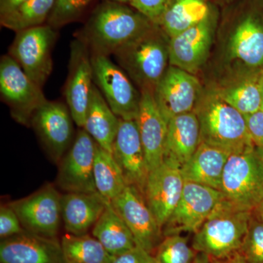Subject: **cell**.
Here are the masks:
<instances>
[{"label": "cell", "mask_w": 263, "mask_h": 263, "mask_svg": "<svg viewBox=\"0 0 263 263\" xmlns=\"http://www.w3.org/2000/svg\"><path fill=\"white\" fill-rule=\"evenodd\" d=\"M253 214L259 220L263 221V198L262 200L259 202L257 206L253 210Z\"/></svg>", "instance_id": "42"}, {"label": "cell", "mask_w": 263, "mask_h": 263, "mask_svg": "<svg viewBox=\"0 0 263 263\" xmlns=\"http://www.w3.org/2000/svg\"><path fill=\"white\" fill-rule=\"evenodd\" d=\"M223 198L219 190L185 181L179 203L162 228L164 236L196 233Z\"/></svg>", "instance_id": "10"}, {"label": "cell", "mask_w": 263, "mask_h": 263, "mask_svg": "<svg viewBox=\"0 0 263 263\" xmlns=\"http://www.w3.org/2000/svg\"><path fill=\"white\" fill-rule=\"evenodd\" d=\"M221 192L233 205L253 211L263 198V151L256 146L230 155Z\"/></svg>", "instance_id": "6"}, {"label": "cell", "mask_w": 263, "mask_h": 263, "mask_svg": "<svg viewBox=\"0 0 263 263\" xmlns=\"http://www.w3.org/2000/svg\"><path fill=\"white\" fill-rule=\"evenodd\" d=\"M28 0H0V17L13 13Z\"/></svg>", "instance_id": "39"}, {"label": "cell", "mask_w": 263, "mask_h": 263, "mask_svg": "<svg viewBox=\"0 0 263 263\" xmlns=\"http://www.w3.org/2000/svg\"><path fill=\"white\" fill-rule=\"evenodd\" d=\"M96 142L84 128L60 161L57 181L66 193H98L94 180Z\"/></svg>", "instance_id": "14"}, {"label": "cell", "mask_w": 263, "mask_h": 263, "mask_svg": "<svg viewBox=\"0 0 263 263\" xmlns=\"http://www.w3.org/2000/svg\"><path fill=\"white\" fill-rule=\"evenodd\" d=\"M212 263H247L239 252L221 259H212Z\"/></svg>", "instance_id": "40"}, {"label": "cell", "mask_w": 263, "mask_h": 263, "mask_svg": "<svg viewBox=\"0 0 263 263\" xmlns=\"http://www.w3.org/2000/svg\"><path fill=\"white\" fill-rule=\"evenodd\" d=\"M170 38L159 26L124 45L114 53L119 66L141 92L155 93L168 68Z\"/></svg>", "instance_id": "2"}, {"label": "cell", "mask_w": 263, "mask_h": 263, "mask_svg": "<svg viewBox=\"0 0 263 263\" xmlns=\"http://www.w3.org/2000/svg\"><path fill=\"white\" fill-rule=\"evenodd\" d=\"M92 0H56L48 25L57 29L73 22L85 11Z\"/></svg>", "instance_id": "34"}, {"label": "cell", "mask_w": 263, "mask_h": 263, "mask_svg": "<svg viewBox=\"0 0 263 263\" xmlns=\"http://www.w3.org/2000/svg\"><path fill=\"white\" fill-rule=\"evenodd\" d=\"M153 257L152 254L137 246L124 253L114 257L112 263H152Z\"/></svg>", "instance_id": "38"}, {"label": "cell", "mask_w": 263, "mask_h": 263, "mask_svg": "<svg viewBox=\"0 0 263 263\" xmlns=\"http://www.w3.org/2000/svg\"><path fill=\"white\" fill-rule=\"evenodd\" d=\"M66 263H112L114 257L94 236L67 233L62 238Z\"/></svg>", "instance_id": "30"}, {"label": "cell", "mask_w": 263, "mask_h": 263, "mask_svg": "<svg viewBox=\"0 0 263 263\" xmlns=\"http://www.w3.org/2000/svg\"><path fill=\"white\" fill-rule=\"evenodd\" d=\"M1 263H66L61 243L56 238L24 230L20 234L2 239Z\"/></svg>", "instance_id": "20"}, {"label": "cell", "mask_w": 263, "mask_h": 263, "mask_svg": "<svg viewBox=\"0 0 263 263\" xmlns=\"http://www.w3.org/2000/svg\"><path fill=\"white\" fill-rule=\"evenodd\" d=\"M212 8L208 0H170L157 26L171 38L201 22Z\"/></svg>", "instance_id": "28"}, {"label": "cell", "mask_w": 263, "mask_h": 263, "mask_svg": "<svg viewBox=\"0 0 263 263\" xmlns=\"http://www.w3.org/2000/svg\"><path fill=\"white\" fill-rule=\"evenodd\" d=\"M230 155L221 148L200 142L191 158L181 167L184 181L221 191L223 173Z\"/></svg>", "instance_id": "23"}, {"label": "cell", "mask_w": 263, "mask_h": 263, "mask_svg": "<svg viewBox=\"0 0 263 263\" xmlns=\"http://www.w3.org/2000/svg\"><path fill=\"white\" fill-rule=\"evenodd\" d=\"M238 252L247 263H263V221L254 214Z\"/></svg>", "instance_id": "33"}, {"label": "cell", "mask_w": 263, "mask_h": 263, "mask_svg": "<svg viewBox=\"0 0 263 263\" xmlns=\"http://www.w3.org/2000/svg\"><path fill=\"white\" fill-rule=\"evenodd\" d=\"M119 125L120 119L114 114L94 84L83 128L97 144L112 153Z\"/></svg>", "instance_id": "26"}, {"label": "cell", "mask_w": 263, "mask_h": 263, "mask_svg": "<svg viewBox=\"0 0 263 263\" xmlns=\"http://www.w3.org/2000/svg\"><path fill=\"white\" fill-rule=\"evenodd\" d=\"M154 25L132 7L108 0L95 10L81 39L87 45L91 54L108 57Z\"/></svg>", "instance_id": "1"}, {"label": "cell", "mask_w": 263, "mask_h": 263, "mask_svg": "<svg viewBox=\"0 0 263 263\" xmlns=\"http://www.w3.org/2000/svg\"><path fill=\"white\" fill-rule=\"evenodd\" d=\"M20 219L10 204L0 208V237L2 239L20 234L24 231Z\"/></svg>", "instance_id": "35"}, {"label": "cell", "mask_w": 263, "mask_h": 263, "mask_svg": "<svg viewBox=\"0 0 263 263\" xmlns=\"http://www.w3.org/2000/svg\"><path fill=\"white\" fill-rule=\"evenodd\" d=\"M217 22V12L213 8L201 22L170 38V65L196 76L209 59Z\"/></svg>", "instance_id": "11"}, {"label": "cell", "mask_w": 263, "mask_h": 263, "mask_svg": "<svg viewBox=\"0 0 263 263\" xmlns=\"http://www.w3.org/2000/svg\"><path fill=\"white\" fill-rule=\"evenodd\" d=\"M152 263H159L158 262H157V260H156V259L155 258V257H153V259H152Z\"/></svg>", "instance_id": "45"}, {"label": "cell", "mask_w": 263, "mask_h": 263, "mask_svg": "<svg viewBox=\"0 0 263 263\" xmlns=\"http://www.w3.org/2000/svg\"><path fill=\"white\" fill-rule=\"evenodd\" d=\"M94 180L97 192L109 202L127 186L113 154L98 144L95 150Z\"/></svg>", "instance_id": "29"}, {"label": "cell", "mask_w": 263, "mask_h": 263, "mask_svg": "<svg viewBox=\"0 0 263 263\" xmlns=\"http://www.w3.org/2000/svg\"><path fill=\"white\" fill-rule=\"evenodd\" d=\"M262 75L263 69L228 77L226 81L213 90L240 113L249 115L261 110Z\"/></svg>", "instance_id": "25"}, {"label": "cell", "mask_w": 263, "mask_h": 263, "mask_svg": "<svg viewBox=\"0 0 263 263\" xmlns=\"http://www.w3.org/2000/svg\"><path fill=\"white\" fill-rule=\"evenodd\" d=\"M200 143V124L195 112L173 118L167 122L164 160L181 167L191 158Z\"/></svg>", "instance_id": "24"}, {"label": "cell", "mask_w": 263, "mask_h": 263, "mask_svg": "<svg viewBox=\"0 0 263 263\" xmlns=\"http://www.w3.org/2000/svg\"><path fill=\"white\" fill-rule=\"evenodd\" d=\"M110 204L130 230L137 246L152 254L162 241L163 233L143 194L134 186H127Z\"/></svg>", "instance_id": "15"}, {"label": "cell", "mask_w": 263, "mask_h": 263, "mask_svg": "<svg viewBox=\"0 0 263 263\" xmlns=\"http://www.w3.org/2000/svg\"><path fill=\"white\" fill-rule=\"evenodd\" d=\"M136 122L149 172L163 162L167 123L156 103L154 93H141Z\"/></svg>", "instance_id": "21"}, {"label": "cell", "mask_w": 263, "mask_h": 263, "mask_svg": "<svg viewBox=\"0 0 263 263\" xmlns=\"http://www.w3.org/2000/svg\"><path fill=\"white\" fill-rule=\"evenodd\" d=\"M93 85L91 52L82 40H75L71 44L65 97L73 122L80 128L84 126Z\"/></svg>", "instance_id": "16"}, {"label": "cell", "mask_w": 263, "mask_h": 263, "mask_svg": "<svg viewBox=\"0 0 263 263\" xmlns=\"http://www.w3.org/2000/svg\"><path fill=\"white\" fill-rule=\"evenodd\" d=\"M108 203L98 193H66L62 195V220L67 233L87 234Z\"/></svg>", "instance_id": "22"}, {"label": "cell", "mask_w": 263, "mask_h": 263, "mask_svg": "<svg viewBox=\"0 0 263 263\" xmlns=\"http://www.w3.org/2000/svg\"><path fill=\"white\" fill-rule=\"evenodd\" d=\"M203 89L197 76L169 65L156 87L154 97L166 122L181 114L193 112Z\"/></svg>", "instance_id": "13"}, {"label": "cell", "mask_w": 263, "mask_h": 263, "mask_svg": "<svg viewBox=\"0 0 263 263\" xmlns=\"http://www.w3.org/2000/svg\"><path fill=\"white\" fill-rule=\"evenodd\" d=\"M94 84L119 119L136 120L141 92L120 66L108 57L91 54Z\"/></svg>", "instance_id": "7"}, {"label": "cell", "mask_w": 263, "mask_h": 263, "mask_svg": "<svg viewBox=\"0 0 263 263\" xmlns=\"http://www.w3.org/2000/svg\"><path fill=\"white\" fill-rule=\"evenodd\" d=\"M184 182L181 167L170 160L149 173L143 197L161 228L177 206Z\"/></svg>", "instance_id": "17"}, {"label": "cell", "mask_w": 263, "mask_h": 263, "mask_svg": "<svg viewBox=\"0 0 263 263\" xmlns=\"http://www.w3.org/2000/svg\"><path fill=\"white\" fill-rule=\"evenodd\" d=\"M110 1L115 2V3H122V4H129L130 0H110Z\"/></svg>", "instance_id": "43"}, {"label": "cell", "mask_w": 263, "mask_h": 263, "mask_svg": "<svg viewBox=\"0 0 263 263\" xmlns=\"http://www.w3.org/2000/svg\"><path fill=\"white\" fill-rule=\"evenodd\" d=\"M192 263H212V259L207 254L197 252L196 257Z\"/></svg>", "instance_id": "41"}, {"label": "cell", "mask_w": 263, "mask_h": 263, "mask_svg": "<svg viewBox=\"0 0 263 263\" xmlns=\"http://www.w3.org/2000/svg\"><path fill=\"white\" fill-rule=\"evenodd\" d=\"M261 94H262V106H261V110H263V75L262 79V85H261Z\"/></svg>", "instance_id": "44"}, {"label": "cell", "mask_w": 263, "mask_h": 263, "mask_svg": "<svg viewBox=\"0 0 263 263\" xmlns=\"http://www.w3.org/2000/svg\"><path fill=\"white\" fill-rule=\"evenodd\" d=\"M0 93L12 116L21 124L30 122L34 112L47 100L42 88L9 54L2 57L0 61Z\"/></svg>", "instance_id": "9"}, {"label": "cell", "mask_w": 263, "mask_h": 263, "mask_svg": "<svg viewBox=\"0 0 263 263\" xmlns=\"http://www.w3.org/2000/svg\"><path fill=\"white\" fill-rule=\"evenodd\" d=\"M247 127L254 146L263 151V110L246 115Z\"/></svg>", "instance_id": "37"}, {"label": "cell", "mask_w": 263, "mask_h": 263, "mask_svg": "<svg viewBox=\"0 0 263 263\" xmlns=\"http://www.w3.org/2000/svg\"><path fill=\"white\" fill-rule=\"evenodd\" d=\"M112 154L127 186L138 189L143 195L150 172L136 120L120 119Z\"/></svg>", "instance_id": "19"}, {"label": "cell", "mask_w": 263, "mask_h": 263, "mask_svg": "<svg viewBox=\"0 0 263 263\" xmlns=\"http://www.w3.org/2000/svg\"><path fill=\"white\" fill-rule=\"evenodd\" d=\"M229 77L263 69V13L247 8L235 16L221 39Z\"/></svg>", "instance_id": "5"}, {"label": "cell", "mask_w": 263, "mask_h": 263, "mask_svg": "<svg viewBox=\"0 0 263 263\" xmlns=\"http://www.w3.org/2000/svg\"><path fill=\"white\" fill-rule=\"evenodd\" d=\"M61 197L53 185L47 184L32 195L9 204L24 230L56 238L62 220Z\"/></svg>", "instance_id": "12"}, {"label": "cell", "mask_w": 263, "mask_h": 263, "mask_svg": "<svg viewBox=\"0 0 263 263\" xmlns=\"http://www.w3.org/2000/svg\"><path fill=\"white\" fill-rule=\"evenodd\" d=\"M194 112L200 124V142L230 154L254 146L245 116L219 98L213 89L203 90Z\"/></svg>", "instance_id": "3"}, {"label": "cell", "mask_w": 263, "mask_h": 263, "mask_svg": "<svg viewBox=\"0 0 263 263\" xmlns=\"http://www.w3.org/2000/svg\"><path fill=\"white\" fill-rule=\"evenodd\" d=\"M91 233L112 257L137 247L130 230L110 202L93 227Z\"/></svg>", "instance_id": "27"}, {"label": "cell", "mask_w": 263, "mask_h": 263, "mask_svg": "<svg viewBox=\"0 0 263 263\" xmlns=\"http://www.w3.org/2000/svg\"><path fill=\"white\" fill-rule=\"evenodd\" d=\"M170 0H130L129 5L157 25Z\"/></svg>", "instance_id": "36"}, {"label": "cell", "mask_w": 263, "mask_h": 263, "mask_svg": "<svg viewBox=\"0 0 263 263\" xmlns=\"http://www.w3.org/2000/svg\"><path fill=\"white\" fill-rule=\"evenodd\" d=\"M155 251L154 257L159 263H192L197 254L180 234L166 235Z\"/></svg>", "instance_id": "32"}, {"label": "cell", "mask_w": 263, "mask_h": 263, "mask_svg": "<svg viewBox=\"0 0 263 263\" xmlns=\"http://www.w3.org/2000/svg\"><path fill=\"white\" fill-rule=\"evenodd\" d=\"M72 119L68 107L46 100L31 122L54 162H60L72 143Z\"/></svg>", "instance_id": "18"}, {"label": "cell", "mask_w": 263, "mask_h": 263, "mask_svg": "<svg viewBox=\"0 0 263 263\" xmlns=\"http://www.w3.org/2000/svg\"><path fill=\"white\" fill-rule=\"evenodd\" d=\"M253 211L246 210L222 199L200 229L194 233L195 250L212 259H221L240 250Z\"/></svg>", "instance_id": "4"}, {"label": "cell", "mask_w": 263, "mask_h": 263, "mask_svg": "<svg viewBox=\"0 0 263 263\" xmlns=\"http://www.w3.org/2000/svg\"><path fill=\"white\" fill-rule=\"evenodd\" d=\"M56 0H28L13 13L0 17L2 26L20 32L43 25L51 14Z\"/></svg>", "instance_id": "31"}, {"label": "cell", "mask_w": 263, "mask_h": 263, "mask_svg": "<svg viewBox=\"0 0 263 263\" xmlns=\"http://www.w3.org/2000/svg\"><path fill=\"white\" fill-rule=\"evenodd\" d=\"M56 39L55 29L43 24L16 32L10 47V56L41 88L53 69L51 51Z\"/></svg>", "instance_id": "8"}]
</instances>
